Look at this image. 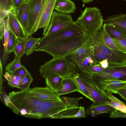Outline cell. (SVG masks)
Wrapping results in <instances>:
<instances>
[{"instance_id": "cell-1", "label": "cell", "mask_w": 126, "mask_h": 126, "mask_svg": "<svg viewBox=\"0 0 126 126\" xmlns=\"http://www.w3.org/2000/svg\"><path fill=\"white\" fill-rule=\"evenodd\" d=\"M29 89L9 94L11 103L7 106L14 113L28 118L40 119L51 118L67 109L62 101L41 99L31 94Z\"/></svg>"}, {"instance_id": "cell-2", "label": "cell", "mask_w": 126, "mask_h": 126, "mask_svg": "<svg viewBox=\"0 0 126 126\" xmlns=\"http://www.w3.org/2000/svg\"><path fill=\"white\" fill-rule=\"evenodd\" d=\"M90 34L86 33L64 39L44 47L36 51L45 52L53 58L71 56L88 39Z\"/></svg>"}, {"instance_id": "cell-3", "label": "cell", "mask_w": 126, "mask_h": 126, "mask_svg": "<svg viewBox=\"0 0 126 126\" xmlns=\"http://www.w3.org/2000/svg\"><path fill=\"white\" fill-rule=\"evenodd\" d=\"M77 64L66 57L53 58L46 61L39 68L40 74L43 78L58 75L63 79L72 77L77 73Z\"/></svg>"}, {"instance_id": "cell-4", "label": "cell", "mask_w": 126, "mask_h": 126, "mask_svg": "<svg viewBox=\"0 0 126 126\" xmlns=\"http://www.w3.org/2000/svg\"><path fill=\"white\" fill-rule=\"evenodd\" d=\"M89 38L93 45L107 56L109 66H121L126 64V54L109 47L105 40L102 28L90 34Z\"/></svg>"}, {"instance_id": "cell-5", "label": "cell", "mask_w": 126, "mask_h": 126, "mask_svg": "<svg viewBox=\"0 0 126 126\" xmlns=\"http://www.w3.org/2000/svg\"><path fill=\"white\" fill-rule=\"evenodd\" d=\"M104 20L97 8L86 7L75 22L85 32L91 34L102 28Z\"/></svg>"}, {"instance_id": "cell-6", "label": "cell", "mask_w": 126, "mask_h": 126, "mask_svg": "<svg viewBox=\"0 0 126 126\" xmlns=\"http://www.w3.org/2000/svg\"><path fill=\"white\" fill-rule=\"evenodd\" d=\"M85 33L79 25L74 22L67 28L56 34L49 36L44 35L35 46L34 51L56 41Z\"/></svg>"}, {"instance_id": "cell-7", "label": "cell", "mask_w": 126, "mask_h": 126, "mask_svg": "<svg viewBox=\"0 0 126 126\" xmlns=\"http://www.w3.org/2000/svg\"><path fill=\"white\" fill-rule=\"evenodd\" d=\"M56 0H44L40 10L37 16L32 35L39 29L44 28V35L48 28L54 9Z\"/></svg>"}, {"instance_id": "cell-8", "label": "cell", "mask_w": 126, "mask_h": 126, "mask_svg": "<svg viewBox=\"0 0 126 126\" xmlns=\"http://www.w3.org/2000/svg\"><path fill=\"white\" fill-rule=\"evenodd\" d=\"M73 22L71 15L62 14L54 11L44 35L49 36L56 34L67 28Z\"/></svg>"}, {"instance_id": "cell-9", "label": "cell", "mask_w": 126, "mask_h": 126, "mask_svg": "<svg viewBox=\"0 0 126 126\" xmlns=\"http://www.w3.org/2000/svg\"><path fill=\"white\" fill-rule=\"evenodd\" d=\"M88 74L94 82L103 80L126 81V64L121 66H109L107 68L104 69L102 72Z\"/></svg>"}, {"instance_id": "cell-10", "label": "cell", "mask_w": 126, "mask_h": 126, "mask_svg": "<svg viewBox=\"0 0 126 126\" xmlns=\"http://www.w3.org/2000/svg\"><path fill=\"white\" fill-rule=\"evenodd\" d=\"M80 78L88 89L93 102H105L109 100V96L112 93L100 89L96 85L88 74L81 71L79 73Z\"/></svg>"}, {"instance_id": "cell-11", "label": "cell", "mask_w": 126, "mask_h": 126, "mask_svg": "<svg viewBox=\"0 0 126 126\" xmlns=\"http://www.w3.org/2000/svg\"><path fill=\"white\" fill-rule=\"evenodd\" d=\"M44 0H27L29 18L26 33L27 36L32 35V32L37 16L40 10Z\"/></svg>"}, {"instance_id": "cell-12", "label": "cell", "mask_w": 126, "mask_h": 126, "mask_svg": "<svg viewBox=\"0 0 126 126\" xmlns=\"http://www.w3.org/2000/svg\"><path fill=\"white\" fill-rule=\"evenodd\" d=\"M89 56H94L93 46L90 40L89 37L74 53L71 55V58L79 68L83 60Z\"/></svg>"}, {"instance_id": "cell-13", "label": "cell", "mask_w": 126, "mask_h": 126, "mask_svg": "<svg viewBox=\"0 0 126 126\" xmlns=\"http://www.w3.org/2000/svg\"><path fill=\"white\" fill-rule=\"evenodd\" d=\"M99 88L103 91L117 94L119 90L126 89V81L120 79L103 80L94 82Z\"/></svg>"}, {"instance_id": "cell-14", "label": "cell", "mask_w": 126, "mask_h": 126, "mask_svg": "<svg viewBox=\"0 0 126 126\" xmlns=\"http://www.w3.org/2000/svg\"><path fill=\"white\" fill-rule=\"evenodd\" d=\"M29 92L32 95L45 101H62L60 96L56 91H53L47 87H35L29 89Z\"/></svg>"}, {"instance_id": "cell-15", "label": "cell", "mask_w": 126, "mask_h": 126, "mask_svg": "<svg viewBox=\"0 0 126 126\" xmlns=\"http://www.w3.org/2000/svg\"><path fill=\"white\" fill-rule=\"evenodd\" d=\"M84 107L77 106L67 109L57 114L51 118L60 119L84 118L86 115Z\"/></svg>"}, {"instance_id": "cell-16", "label": "cell", "mask_w": 126, "mask_h": 126, "mask_svg": "<svg viewBox=\"0 0 126 126\" xmlns=\"http://www.w3.org/2000/svg\"><path fill=\"white\" fill-rule=\"evenodd\" d=\"M10 30L17 38L24 39L28 36L20 23L17 18L16 14L11 13L7 15Z\"/></svg>"}, {"instance_id": "cell-17", "label": "cell", "mask_w": 126, "mask_h": 126, "mask_svg": "<svg viewBox=\"0 0 126 126\" xmlns=\"http://www.w3.org/2000/svg\"><path fill=\"white\" fill-rule=\"evenodd\" d=\"M115 109L100 102H93V103L85 111L86 114H91L92 117H96L98 115L103 113H110Z\"/></svg>"}, {"instance_id": "cell-18", "label": "cell", "mask_w": 126, "mask_h": 126, "mask_svg": "<svg viewBox=\"0 0 126 126\" xmlns=\"http://www.w3.org/2000/svg\"><path fill=\"white\" fill-rule=\"evenodd\" d=\"M104 22L113 25L126 36V14L110 16Z\"/></svg>"}, {"instance_id": "cell-19", "label": "cell", "mask_w": 126, "mask_h": 126, "mask_svg": "<svg viewBox=\"0 0 126 126\" xmlns=\"http://www.w3.org/2000/svg\"><path fill=\"white\" fill-rule=\"evenodd\" d=\"M76 9L75 3L71 0H56L54 10L60 13L69 14L74 13Z\"/></svg>"}, {"instance_id": "cell-20", "label": "cell", "mask_w": 126, "mask_h": 126, "mask_svg": "<svg viewBox=\"0 0 126 126\" xmlns=\"http://www.w3.org/2000/svg\"><path fill=\"white\" fill-rule=\"evenodd\" d=\"M16 17L26 33L29 18L28 8L27 3L26 2H23L16 9Z\"/></svg>"}, {"instance_id": "cell-21", "label": "cell", "mask_w": 126, "mask_h": 126, "mask_svg": "<svg viewBox=\"0 0 126 126\" xmlns=\"http://www.w3.org/2000/svg\"><path fill=\"white\" fill-rule=\"evenodd\" d=\"M78 91V87L73 76L64 79L61 86L57 92L60 96Z\"/></svg>"}, {"instance_id": "cell-22", "label": "cell", "mask_w": 126, "mask_h": 126, "mask_svg": "<svg viewBox=\"0 0 126 126\" xmlns=\"http://www.w3.org/2000/svg\"><path fill=\"white\" fill-rule=\"evenodd\" d=\"M16 12L12 0H0V19H6L9 13L16 15Z\"/></svg>"}, {"instance_id": "cell-23", "label": "cell", "mask_w": 126, "mask_h": 126, "mask_svg": "<svg viewBox=\"0 0 126 126\" xmlns=\"http://www.w3.org/2000/svg\"><path fill=\"white\" fill-rule=\"evenodd\" d=\"M47 87L57 92L61 86L63 78L57 75L48 77L45 78Z\"/></svg>"}, {"instance_id": "cell-24", "label": "cell", "mask_w": 126, "mask_h": 126, "mask_svg": "<svg viewBox=\"0 0 126 126\" xmlns=\"http://www.w3.org/2000/svg\"><path fill=\"white\" fill-rule=\"evenodd\" d=\"M102 27L106 32L112 38H121L126 40V36L113 25L105 23Z\"/></svg>"}, {"instance_id": "cell-25", "label": "cell", "mask_w": 126, "mask_h": 126, "mask_svg": "<svg viewBox=\"0 0 126 126\" xmlns=\"http://www.w3.org/2000/svg\"><path fill=\"white\" fill-rule=\"evenodd\" d=\"M10 29L7 18L5 23V30L4 36V42L3 44L4 50L1 62L2 64L5 65L6 61L9 57L7 51V47L10 36Z\"/></svg>"}, {"instance_id": "cell-26", "label": "cell", "mask_w": 126, "mask_h": 126, "mask_svg": "<svg viewBox=\"0 0 126 126\" xmlns=\"http://www.w3.org/2000/svg\"><path fill=\"white\" fill-rule=\"evenodd\" d=\"M109 101L105 102L118 111L126 113V104L116 97L110 94L108 96Z\"/></svg>"}, {"instance_id": "cell-27", "label": "cell", "mask_w": 126, "mask_h": 126, "mask_svg": "<svg viewBox=\"0 0 126 126\" xmlns=\"http://www.w3.org/2000/svg\"><path fill=\"white\" fill-rule=\"evenodd\" d=\"M31 36H28L27 38L23 39L24 41V53L26 55V56L34 52V48L41 38H33Z\"/></svg>"}, {"instance_id": "cell-28", "label": "cell", "mask_w": 126, "mask_h": 126, "mask_svg": "<svg viewBox=\"0 0 126 126\" xmlns=\"http://www.w3.org/2000/svg\"><path fill=\"white\" fill-rule=\"evenodd\" d=\"M73 77L78 87V92L93 102V100L88 89L79 77V73L77 72L74 74L73 75Z\"/></svg>"}, {"instance_id": "cell-29", "label": "cell", "mask_w": 126, "mask_h": 126, "mask_svg": "<svg viewBox=\"0 0 126 126\" xmlns=\"http://www.w3.org/2000/svg\"><path fill=\"white\" fill-rule=\"evenodd\" d=\"M22 65L20 59L15 56L14 60L5 66V70L12 75Z\"/></svg>"}, {"instance_id": "cell-30", "label": "cell", "mask_w": 126, "mask_h": 126, "mask_svg": "<svg viewBox=\"0 0 126 126\" xmlns=\"http://www.w3.org/2000/svg\"><path fill=\"white\" fill-rule=\"evenodd\" d=\"M24 41L23 39L17 38V42L13 52L15 56L20 59L24 54Z\"/></svg>"}, {"instance_id": "cell-31", "label": "cell", "mask_w": 126, "mask_h": 126, "mask_svg": "<svg viewBox=\"0 0 126 126\" xmlns=\"http://www.w3.org/2000/svg\"><path fill=\"white\" fill-rule=\"evenodd\" d=\"M82 98V97L78 98L64 96L60 97L62 101L67 106V109L78 106V103Z\"/></svg>"}, {"instance_id": "cell-32", "label": "cell", "mask_w": 126, "mask_h": 126, "mask_svg": "<svg viewBox=\"0 0 126 126\" xmlns=\"http://www.w3.org/2000/svg\"><path fill=\"white\" fill-rule=\"evenodd\" d=\"M33 81V79L31 73L29 72L22 80L18 88L21 90H25L29 89L31 83Z\"/></svg>"}, {"instance_id": "cell-33", "label": "cell", "mask_w": 126, "mask_h": 126, "mask_svg": "<svg viewBox=\"0 0 126 126\" xmlns=\"http://www.w3.org/2000/svg\"><path fill=\"white\" fill-rule=\"evenodd\" d=\"M102 28L103 30L105 40L109 47L112 49L122 52L117 45L113 38L106 32L103 28Z\"/></svg>"}, {"instance_id": "cell-34", "label": "cell", "mask_w": 126, "mask_h": 126, "mask_svg": "<svg viewBox=\"0 0 126 126\" xmlns=\"http://www.w3.org/2000/svg\"><path fill=\"white\" fill-rule=\"evenodd\" d=\"M17 37L10 30V36L7 47V51L9 54L13 52L17 42Z\"/></svg>"}, {"instance_id": "cell-35", "label": "cell", "mask_w": 126, "mask_h": 126, "mask_svg": "<svg viewBox=\"0 0 126 126\" xmlns=\"http://www.w3.org/2000/svg\"><path fill=\"white\" fill-rule=\"evenodd\" d=\"M97 64L94 56H89L87 57L83 60L79 68L81 70L87 67Z\"/></svg>"}, {"instance_id": "cell-36", "label": "cell", "mask_w": 126, "mask_h": 126, "mask_svg": "<svg viewBox=\"0 0 126 126\" xmlns=\"http://www.w3.org/2000/svg\"><path fill=\"white\" fill-rule=\"evenodd\" d=\"M104 69L99 64L87 67L80 70V71L90 74L94 73H100L102 72Z\"/></svg>"}, {"instance_id": "cell-37", "label": "cell", "mask_w": 126, "mask_h": 126, "mask_svg": "<svg viewBox=\"0 0 126 126\" xmlns=\"http://www.w3.org/2000/svg\"><path fill=\"white\" fill-rule=\"evenodd\" d=\"M22 80L21 77L17 75H11L10 80L8 81V85L11 87L18 88Z\"/></svg>"}, {"instance_id": "cell-38", "label": "cell", "mask_w": 126, "mask_h": 126, "mask_svg": "<svg viewBox=\"0 0 126 126\" xmlns=\"http://www.w3.org/2000/svg\"><path fill=\"white\" fill-rule=\"evenodd\" d=\"M122 52L126 54V40L121 38H112Z\"/></svg>"}, {"instance_id": "cell-39", "label": "cell", "mask_w": 126, "mask_h": 126, "mask_svg": "<svg viewBox=\"0 0 126 126\" xmlns=\"http://www.w3.org/2000/svg\"><path fill=\"white\" fill-rule=\"evenodd\" d=\"M29 72L27 69L24 66L22 65L12 75H18L21 77L22 79Z\"/></svg>"}, {"instance_id": "cell-40", "label": "cell", "mask_w": 126, "mask_h": 126, "mask_svg": "<svg viewBox=\"0 0 126 126\" xmlns=\"http://www.w3.org/2000/svg\"><path fill=\"white\" fill-rule=\"evenodd\" d=\"M110 117L111 118H126V113L123 112L115 109L110 113Z\"/></svg>"}, {"instance_id": "cell-41", "label": "cell", "mask_w": 126, "mask_h": 126, "mask_svg": "<svg viewBox=\"0 0 126 126\" xmlns=\"http://www.w3.org/2000/svg\"><path fill=\"white\" fill-rule=\"evenodd\" d=\"M6 19H0V39L2 40L4 37L5 30V23Z\"/></svg>"}, {"instance_id": "cell-42", "label": "cell", "mask_w": 126, "mask_h": 126, "mask_svg": "<svg viewBox=\"0 0 126 126\" xmlns=\"http://www.w3.org/2000/svg\"><path fill=\"white\" fill-rule=\"evenodd\" d=\"M3 94H2V95L3 98L4 103L7 106L8 105L11 103V101L8 95L6 94L4 91L3 88Z\"/></svg>"}, {"instance_id": "cell-43", "label": "cell", "mask_w": 126, "mask_h": 126, "mask_svg": "<svg viewBox=\"0 0 126 126\" xmlns=\"http://www.w3.org/2000/svg\"><path fill=\"white\" fill-rule=\"evenodd\" d=\"M99 64L104 69L107 68L109 66L108 59H105L99 62Z\"/></svg>"}, {"instance_id": "cell-44", "label": "cell", "mask_w": 126, "mask_h": 126, "mask_svg": "<svg viewBox=\"0 0 126 126\" xmlns=\"http://www.w3.org/2000/svg\"><path fill=\"white\" fill-rule=\"evenodd\" d=\"M117 94L126 101V89L120 90L118 92Z\"/></svg>"}, {"instance_id": "cell-45", "label": "cell", "mask_w": 126, "mask_h": 126, "mask_svg": "<svg viewBox=\"0 0 126 126\" xmlns=\"http://www.w3.org/2000/svg\"><path fill=\"white\" fill-rule=\"evenodd\" d=\"M12 1L16 9L23 2L22 0H12Z\"/></svg>"}, {"instance_id": "cell-46", "label": "cell", "mask_w": 126, "mask_h": 126, "mask_svg": "<svg viewBox=\"0 0 126 126\" xmlns=\"http://www.w3.org/2000/svg\"><path fill=\"white\" fill-rule=\"evenodd\" d=\"M4 76L8 81H9L11 78V75L7 72H5Z\"/></svg>"}, {"instance_id": "cell-47", "label": "cell", "mask_w": 126, "mask_h": 126, "mask_svg": "<svg viewBox=\"0 0 126 126\" xmlns=\"http://www.w3.org/2000/svg\"><path fill=\"white\" fill-rule=\"evenodd\" d=\"M83 2L85 3L91 2L93 1V0H81Z\"/></svg>"}, {"instance_id": "cell-48", "label": "cell", "mask_w": 126, "mask_h": 126, "mask_svg": "<svg viewBox=\"0 0 126 126\" xmlns=\"http://www.w3.org/2000/svg\"><path fill=\"white\" fill-rule=\"evenodd\" d=\"M27 0H22L23 2H26Z\"/></svg>"}, {"instance_id": "cell-49", "label": "cell", "mask_w": 126, "mask_h": 126, "mask_svg": "<svg viewBox=\"0 0 126 126\" xmlns=\"http://www.w3.org/2000/svg\"><path fill=\"white\" fill-rule=\"evenodd\" d=\"M124 0V1H126V0Z\"/></svg>"}]
</instances>
